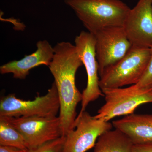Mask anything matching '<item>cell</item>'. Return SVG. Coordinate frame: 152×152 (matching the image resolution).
Listing matches in <instances>:
<instances>
[{
	"label": "cell",
	"instance_id": "cell-12",
	"mask_svg": "<svg viewBox=\"0 0 152 152\" xmlns=\"http://www.w3.org/2000/svg\"><path fill=\"white\" fill-rule=\"evenodd\" d=\"M128 136L134 145L152 142V114L133 113L112 122Z\"/></svg>",
	"mask_w": 152,
	"mask_h": 152
},
{
	"label": "cell",
	"instance_id": "cell-1",
	"mask_svg": "<svg viewBox=\"0 0 152 152\" xmlns=\"http://www.w3.org/2000/svg\"><path fill=\"white\" fill-rule=\"evenodd\" d=\"M54 55L48 67L54 78L60 104L59 117L62 137L75 129L78 104L82 93L76 86V73L83 64L75 45L58 43L53 47Z\"/></svg>",
	"mask_w": 152,
	"mask_h": 152
},
{
	"label": "cell",
	"instance_id": "cell-6",
	"mask_svg": "<svg viewBox=\"0 0 152 152\" xmlns=\"http://www.w3.org/2000/svg\"><path fill=\"white\" fill-rule=\"evenodd\" d=\"M75 43L79 57L86 68L88 77L86 87L82 93V107L80 113H82L86 111L90 102L104 95L99 84V64L96 56L94 35L89 32L82 31L75 37Z\"/></svg>",
	"mask_w": 152,
	"mask_h": 152
},
{
	"label": "cell",
	"instance_id": "cell-17",
	"mask_svg": "<svg viewBox=\"0 0 152 152\" xmlns=\"http://www.w3.org/2000/svg\"><path fill=\"white\" fill-rule=\"evenodd\" d=\"M132 152H152V142L134 145Z\"/></svg>",
	"mask_w": 152,
	"mask_h": 152
},
{
	"label": "cell",
	"instance_id": "cell-8",
	"mask_svg": "<svg viewBox=\"0 0 152 152\" xmlns=\"http://www.w3.org/2000/svg\"><path fill=\"white\" fill-rule=\"evenodd\" d=\"M4 117L22 134L28 149L62 137L59 117Z\"/></svg>",
	"mask_w": 152,
	"mask_h": 152
},
{
	"label": "cell",
	"instance_id": "cell-4",
	"mask_svg": "<svg viewBox=\"0 0 152 152\" xmlns=\"http://www.w3.org/2000/svg\"><path fill=\"white\" fill-rule=\"evenodd\" d=\"M102 91L105 103L95 116L105 121L134 113L139 106L152 103V87L141 88L133 85L128 88H104Z\"/></svg>",
	"mask_w": 152,
	"mask_h": 152
},
{
	"label": "cell",
	"instance_id": "cell-14",
	"mask_svg": "<svg viewBox=\"0 0 152 152\" xmlns=\"http://www.w3.org/2000/svg\"><path fill=\"white\" fill-rule=\"evenodd\" d=\"M0 145L27 150L23 137L4 117L0 116Z\"/></svg>",
	"mask_w": 152,
	"mask_h": 152
},
{
	"label": "cell",
	"instance_id": "cell-16",
	"mask_svg": "<svg viewBox=\"0 0 152 152\" xmlns=\"http://www.w3.org/2000/svg\"><path fill=\"white\" fill-rule=\"evenodd\" d=\"M135 85L136 87L141 88L152 87V48L149 61L146 69L138 83Z\"/></svg>",
	"mask_w": 152,
	"mask_h": 152
},
{
	"label": "cell",
	"instance_id": "cell-5",
	"mask_svg": "<svg viewBox=\"0 0 152 152\" xmlns=\"http://www.w3.org/2000/svg\"><path fill=\"white\" fill-rule=\"evenodd\" d=\"M58 94L54 82L44 96L26 101L10 94L1 98L0 116L53 117L60 112Z\"/></svg>",
	"mask_w": 152,
	"mask_h": 152
},
{
	"label": "cell",
	"instance_id": "cell-3",
	"mask_svg": "<svg viewBox=\"0 0 152 152\" xmlns=\"http://www.w3.org/2000/svg\"><path fill=\"white\" fill-rule=\"evenodd\" d=\"M151 49L132 46L124 56L100 75L101 90L137 83L148 64Z\"/></svg>",
	"mask_w": 152,
	"mask_h": 152
},
{
	"label": "cell",
	"instance_id": "cell-11",
	"mask_svg": "<svg viewBox=\"0 0 152 152\" xmlns=\"http://www.w3.org/2000/svg\"><path fill=\"white\" fill-rule=\"evenodd\" d=\"M35 52L26 55L23 58L14 60L0 67L2 75L12 74L14 78L23 80L26 78L32 69L41 65L49 66L54 55V48L48 41H38Z\"/></svg>",
	"mask_w": 152,
	"mask_h": 152
},
{
	"label": "cell",
	"instance_id": "cell-7",
	"mask_svg": "<svg viewBox=\"0 0 152 152\" xmlns=\"http://www.w3.org/2000/svg\"><path fill=\"white\" fill-rule=\"evenodd\" d=\"M113 124L97 118L88 112L80 113L75 129L66 136L62 152H86L95 146L96 141L103 133L111 130Z\"/></svg>",
	"mask_w": 152,
	"mask_h": 152
},
{
	"label": "cell",
	"instance_id": "cell-2",
	"mask_svg": "<svg viewBox=\"0 0 152 152\" xmlns=\"http://www.w3.org/2000/svg\"><path fill=\"white\" fill-rule=\"evenodd\" d=\"M88 32L124 26L131 9L121 0H65Z\"/></svg>",
	"mask_w": 152,
	"mask_h": 152
},
{
	"label": "cell",
	"instance_id": "cell-18",
	"mask_svg": "<svg viewBox=\"0 0 152 152\" xmlns=\"http://www.w3.org/2000/svg\"><path fill=\"white\" fill-rule=\"evenodd\" d=\"M26 150L20 149L14 147L0 145V152H25Z\"/></svg>",
	"mask_w": 152,
	"mask_h": 152
},
{
	"label": "cell",
	"instance_id": "cell-15",
	"mask_svg": "<svg viewBox=\"0 0 152 152\" xmlns=\"http://www.w3.org/2000/svg\"><path fill=\"white\" fill-rule=\"evenodd\" d=\"M65 140V137H61L37 148L28 149L25 152H62Z\"/></svg>",
	"mask_w": 152,
	"mask_h": 152
},
{
	"label": "cell",
	"instance_id": "cell-9",
	"mask_svg": "<svg viewBox=\"0 0 152 152\" xmlns=\"http://www.w3.org/2000/svg\"><path fill=\"white\" fill-rule=\"evenodd\" d=\"M94 35L100 76L124 56L132 46L122 26L104 28Z\"/></svg>",
	"mask_w": 152,
	"mask_h": 152
},
{
	"label": "cell",
	"instance_id": "cell-13",
	"mask_svg": "<svg viewBox=\"0 0 152 152\" xmlns=\"http://www.w3.org/2000/svg\"><path fill=\"white\" fill-rule=\"evenodd\" d=\"M134 145L124 133L115 129L107 131L99 137L94 152H132Z\"/></svg>",
	"mask_w": 152,
	"mask_h": 152
},
{
	"label": "cell",
	"instance_id": "cell-10",
	"mask_svg": "<svg viewBox=\"0 0 152 152\" xmlns=\"http://www.w3.org/2000/svg\"><path fill=\"white\" fill-rule=\"evenodd\" d=\"M123 27L132 46L152 48V0H139Z\"/></svg>",
	"mask_w": 152,
	"mask_h": 152
}]
</instances>
